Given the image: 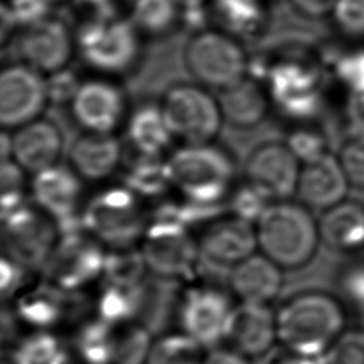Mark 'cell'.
<instances>
[{"mask_svg":"<svg viewBox=\"0 0 364 364\" xmlns=\"http://www.w3.org/2000/svg\"><path fill=\"white\" fill-rule=\"evenodd\" d=\"M277 341L286 351L324 358L347 330V313L340 299L324 290L291 294L276 310Z\"/></svg>","mask_w":364,"mask_h":364,"instance_id":"cell-1","label":"cell"},{"mask_svg":"<svg viewBox=\"0 0 364 364\" xmlns=\"http://www.w3.org/2000/svg\"><path fill=\"white\" fill-rule=\"evenodd\" d=\"M255 228L257 247L283 270L309 264L321 243L318 222L300 200H272Z\"/></svg>","mask_w":364,"mask_h":364,"instance_id":"cell-2","label":"cell"},{"mask_svg":"<svg viewBox=\"0 0 364 364\" xmlns=\"http://www.w3.org/2000/svg\"><path fill=\"white\" fill-rule=\"evenodd\" d=\"M166 159L172 186L183 199L199 205L226 203L236 176V161L226 148L213 141L183 144Z\"/></svg>","mask_w":364,"mask_h":364,"instance_id":"cell-3","label":"cell"},{"mask_svg":"<svg viewBox=\"0 0 364 364\" xmlns=\"http://www.w3.org/2000/svg\"><path fill=\"white\" fill-rule=\"evenodd\" d=\"M183 64L195 82L223 91L247 75L250 58L236 36L220 28H202L186 41Z\"/></svg>","mask_w":364,"mask_h":364,"instance_id":"cell-4","label":"cell"},{"mask_svg":"<svg viewBox=\"0 0 364 364\" xmlns=\"http://www.w3.org/2000/svg\"><path fill=\"white\" fill-rule=\"evenodd\" d=\"M81 58L98 73L125 74L132 70L142 51L141 33L131 18L95 17L75 33Z\"/></svg>","mask_w":364,"mask_h":364,"instance_id":"cell-5","label":"cell"},{"mask_svg":"<svg viewBox=\"0 0 364 364\" xmlns=\"http://www.w3.org/2000/svg\"><path fill=\"white\" fill-rule=\"evenodd\" d=\"M84 230L111 249L134 247L148 223L139 198L125 185L108 186L81 209Z\"/></svg>","mask_w":364,"mask_h":364,"instance_id":"cell-6","label":"cell"},{"mask_svg":"<svg viewBox=\"0 0 364 364\" xmlns=\"http://www.w3.org/2000/svg\"><path fill=\"white\" fill-rule=\"evenodd\" d=\"M266 88L272 104L289 119L307 124L324 105L326 74L317 63L289 58L269 65Z\"/></svg>","mask_w":364,"mask_h":364,"instance_id":"cell-7","label":"cell"},{"mask_svg":"<svg viewBox=\"0 0 364 364\" xmlns=\"http://www.w3.org/2000/svg\"><path fill=\"white\" fill-rule=\"evenodd\" d=\"M159 105L173 138L183 144L212 142L220 132L223 115L219 100L198 82L171 84Z\"/></svg>","mask_w":364,"mask_h":364,"instance_id":"cell-8","label":"cell"},{"mask_svg":"<svg viewBox=\"0 0 364 364\" xmlns=\"http://www.w3.org/2000/svg\"><path fill=\"white\" fill-rule=\"evenodd\" d=\"M141 252L148 270L166 280H186L198 269L200 249L189 228L166 218L148 219Z\"/></svg>","mask_w":364,"mask_h":364,"instance_id":"cell-9","label":"cell"},{"mask_svg":"<svg viewBox=\"0 0 364 364\" xmlns=\"http://www.w3.org/2000/svg\"><path fill=\"white\" fill-rule=\"evenodd\" d=\"M1 229L4 255L28 270L44 269L60 242L57 222L27 203L1 215Z\"/></svg>","mask_w":364,"mask_h":364,"instance_id":"cell-10","label":"cell"},{"mask_svg":"<svg viewBox=\"0 0 364 364\" xmlns=\"http://www.w3.org/2000/svg\"><path fill=\"white\" fill-rule=\"evenodd\" d=\"M235 304L228 293L212 286L186 289L176 306L178 330L203 347H213L226 338Z\"/></svg>","mask_w":364,"mask_h":364,"instance_id":"cell-11","label":"cell"},{"mask_svg":"<svg viewBox=\"0 0 364 364\" xmlns=\"http://www.w3.org/2000/svg\"><path fill=\"white\" fill-rule=\"evenodd\" d=\"M14 48L21 63L48 75L68 65L77 50L75 34L64 20L48 16L21 27L14 37Z\"/></svg>","mask_w":364,"mask_h":364,"instance_id":"cell-12","label":"cell"},{"mask_svg":"<svg viewBox=\"0 0 364 364\" xmlns=\"http://www.w3.org/2000/svg\"><path fill=\"white\" fill-rule=\"evenodd\" d=\"M48 104L46 75L24 63L4 65L0 73V122L17 129L41 117Z\"/></svg>","mask_w":364,"mask_h":364,"instance_id":"cell-13","label":"cell"},{"mask_svg":"<svg viewBox=\"0 0 364 364\" xmlns=\"http://www.w3.org/2000/svg\"><path fill=\"white\" fill-rule=\"evenodd\" d=\"M87 235L60 236V242L44 267L48 282L67 293L77 291L104 274L107 259L104 245Z\"/></svg>","mask_w":364,"mask_h":364,"instance_id":"cell-14","label":"cell"},{"mask_svg":"<svg viewBox=\"0 0 364 364\" xmlns=\"http://www.w3.org/2000/svg\"><path fill=\"white\" fill-rule=\"evenodd\" d=\"M300 164L286 142L264 141L249 152L243 171L246 182L272 200H282L297 193Z\"/></svg>","mask_w":364,"mask_h":364,"instance_id":"cell-15","label":"cell"},{"mask_svg":"<svg viewBox=\"0 0 364 364\" xmlns=\"http://www.w3.org/2000/svg\"><path fill=\"white\" fill-rule=\"evenodd\" d=\"M68 108L84 132L114 134L127 121V95L105 78L82 81Z\"/></svg>","mask_w":364,"mask_h":364,"instance_id":"cell-16","label":"cell"},{"mask_svg":"<svg viewBox=\"0 0 364 364\" xmlns=\"http://www.w3.org/2000/svg\"><path fill=\"white\" fill-rule=\"evenodd\" d=\"M198 245L208 260L232 267L256 252V228L233 215L219 216L206 223Z\"/></svg>","mask_w":364,"mask_h":364,"instance_id":"cell-17","label":"cell"},{"mask_svg":"<svg viewBox=\"0 0 364 364\" xmlns=\"http://www.w3.org/2000/svg\"><path fill=\"white\" fill-rule=\"evenodd\" d=\"M64 134L48 118H37L11 134V159L26 172L37 173L54 166L64 152Z\"/></svg>","mask_w":364,"mask_h":364,"instance_id":"cell-18","label":"cell"},{"mask_svg":"<svg viewBox=\"0 0 364 364\" xmlns=\"http://www.w3.org/2000/svg\"><path fill=\"white\" fill-rule=\"evenodd\" d=\"M225 340L249 358L264 355L277 341L276 311L269 304L239 301L232 311Z\"/></svg>","mask_w":364,"mask_h":364,"instance_id":"cell-19","label":"cell"},{"mask_svg":"<svg viewBox=\"0 0 364 364\" xmlns=\"http://www.w3.org/2000/svg\"><path fill=\"white\" fill-rule=\"evenodd\" d=\"M81 178L64 165H54L33 175L30 193L34 205L55 222L81 212Z\"/></svg>","mask_w":364,"mask_h":364,"instance_id":"cell-20","label":"cell"},{"mask_svg":"<svg viewBox=\"0 0 364 364\" xmlns=\"http://www.w3.org/2000/svg\"><path fill=\"white\" fill-rule=\"evenodd\" d=\"M350 182L336 155L328 152L323 158L304 164L297 185V198L310 209L326 210L347 196Z\"/></svg>","mask_w":364,"mask_h":364,"instance_id":"cell-21","label":"cell"},{"mask_svg":"<svg viewBox=\"0 0 364 364\" xmlns=\"http://www.w3.org/2000/svg\"><path fill=\"white\" fill-rule=\"evenodd\" d=\"M283 269L263 253H253L229 273L230 293L240 303L270 304L282 291Z\"/></svg>","mask_w":364,"mask_h":364,"instance_id":"cell-22","label":"cell"},{"mask_svg":"<svg viewBox=\"0 0 364 364\" xmlns=\"http://www.w3.org/2000/svg\"><path fill=\"white\" fill-rule=\"evenodd\" d=\"M122 144L114 134L82 132L70 145V168L87 182H102L118 169Z\"/></svg>","mask_w":364,"mask_h":364,"instance_id":"cell-23","label":"cell"},{"mask_svg":"<svg viewBox=\"0 0 364 364\" xmlns=\"http://www.w3.org/2000/svg\"><path fill=\"white\" fill-rule=\"evenodd\" d=\"M218 100L223 121L236 129H252L260 125L272 105L266 85L250 75L219 91Z\"/></svg>","mask_w":364,"mask_h":364,"instance_id":"cell-24","label":"cell"},{"mask_svg":"<svg viewBox=\"0 0 364 364\" xmlns=\"http://www.w3.org/2000/svg\"><path fill=\"white\" fill-rule=\"evenodd\" d=\"M320 239L328 249L343 253L364 247V205L343 200L326 210L318 219Z\"/></svg>","mask_w":364,"mask_h":364,"instance_id":"cell-25","label":"cell"},{"mask_svg":"<svg viewBox=\"0 0 364 364\" xmlns=\"http://www.w3.org/2000/svg\"><path fill=\"white\" fill-rule=\"evenodd\" d=\"M65 293L50 282L24 290L17 296L16 316L31 331H54V327L65 316Z\"/></svg>","mask_w":364,"mask_h":364,"instance_id":"cell-26","label":"cell"},{"mask_svg":"<svg viewBox=\"0 0 364 364\" xmlns=\"http://www.w3.org/2000/svg\"><path fill=\"white\" fill-rule=\"evenodd\" d=\"M127 139L138 155L161 156L173 138L161 105L144 104L127 118Z\"/></svg>","mask_w":364,"mask_h":364,"instance_id":"cell-27","label":"cell"},{"mask_svg":"<svg viewBox=\"0 0 364 364\" xmlns=\"http://www.w3.org/2000/svg\"><path fill=\"white\" fill-rule=\"evenodd\" d=\"M118 326L95 317L81 324L71 340L74 355L82 364H114Z\"/></svg>","mask_w":364,"mask_h":364,"instance_id":"cell-28","label":"cell"},{"mask_svg":"<svg viewBox=\"0 0 364 364\" xmlns=\"http://www.w3.org/2000/svg\"><path fill=\"white\" fill-rule=\"evenodd\" d=\"M71 347L54 331H31L10 353L7 364H73Z\"/></svg>","mask_w":364,"mask_h":364,"instance_id":"cell-29","label":"cell"},{"mask_svg":"<svg viewBox=\"0 0 364 364\" xmlns=\"http://www.w3.org/2000/svg\"><path fill=\"white\" fill-rule=\"evenodd\" d=\"M122 182V185L131 189L139 199L159 198L172 186L168 159L138 155L127 168Z\"/></svg>","mask_w":364,"mask_h":364,"instance_id":"cell-30","label":"cell"},{"mask_svg":"<svg viewBox=\"0 0 364 364\" xmlns=\"http://www.w3.org/2000/svg\"><path fill=\"white\" fill-rule=\"evenodd\" d=\"M212 10L223 30L236 37L260 31L267 16L263 0H212Z\"/></svg>","mask_w":364,"mask_h":364,"instance_id":"cell-31","label":"cell"},{"mask_svg":"<svg viewBox=\"0 0 364 364\" xmlns=\"http://www.w3.org/2000/svg\"><path fill=\"white\" fill-rule=\"evenodd\" d=\"M182 4L178 0H135L131 21L141 34L154 37L171 33L179 23Z\"/></svg>","mask_w":364,"mask_h":364,"instance_id":"cell-32","label":"cell"},{"mask_svg":"<svg viewBox=\"0 0 364 364\" xmlns=\"http://www.w3.org/2000/svg\"><path fill=\"white\" fill-rule=\"evenodd\" d=\"M181 330L154 338L145 364H203L206 351Z\"/></svg>","mask_w":364,"mask_h":364,"instance_id":"cell-33","label":"cell"},{"mask_svg":"<svg viewBox=\"0 0 364 364\" xmlns=\"http://www.w3.org/2000/svg\"><path fill=\"white\" fill-rule=\"evenodd\" d=\"M141 304V286L121 287L105 283L97 300V317L115 326L132 323Z\"/></svg>","mask_w":364,"mask_h":364,"instance_id":"cell-34","label":"cell"},{"mask_svg":"<svg viewBox=\"0 0 364 364\" xmlns=\"http://www.w3.org/2000/svg\"><path fill=\"white\" fill-rule=\"evenodd\" d=\"M148 270L141 249L121 247L107 253L102 277L105 283L121 287H139Z\"/></svg>","mask_w":364,"mask_h":364,"instance_id":"cell-35","label":"cell"},{"mask_svg":"<svg viewBox=\"0 0 364 364\" xmlns=\"http://www.w3.org/2000/svg\"><path fill=\"white\" fill-rule=\"evenodd\" d=\"M152 343L145 326L134 321L118 326L114 364H145Z\"/></svg>","mask_w":364,"mask_h":364,"instance_id":"cell-36","label":"cell"},{"mask_svg":"<svg viewBox=\"0 0 364 364\" xmlns=\"http://www.w3.org/2000/svg\"><path fill=\"white\" fill-rule=\"evenodd\" d=\"M330 65L334 78L350 95H364V46L341 51Z\"/></svg>","mask_w":364,"mask_h":364,"instance_id":"cell-37","label":"cell"},{"mask_svg":"<svg viewBox=\"0 0 364 364\" xmlns=\"http://www.w3.org/2000/svg\"><path fill=\"white\" fill-rule=\"evenodd\" d=\"M284 142L303 165L314 162L330 152L328 139L324 132L307 124L293 128Z\"/></svg>","mask_w":364,"mask_h":364,"instance_id":"cell-38","label":"cell"},{"mask_svg":"<svg viewBox=\"0 0 364 364\" xmlns=\"http://www.w3.org/2000/svg\"><path fill=\"white\" fill-rule=\"evenodd\" d=\"M270 202L272 199L267 195L249 182H245L230 192L226 200V208L230 215L255 225Z\"/></svg>","mask_w":364,"mask_h":364,"instance_id":"cell-39","label":"cell"},{"mask_svg":"<svg viewBox=\"0 0 364 364\" xmlns=\"http://www.w3.org/2000/svg\"><path fill=\"white\" fill-rule=\"evenodd\" d=\"M0 188H1V215H6L26 203L27 179L26 171L14 161H1L0 171Z\"/></svg>","mask_w":364,"mask_h":364,"instance_id":"cell-40","label":"cell"},{"mask_svg":"<svg viewBox=\"0 0 364 364\" xmlns=\"http://www.w3.org/2000/svg\"><path fill=\"white\" fill-rule=\"evenodd\" d=\"M330 17L343 36L364 40V0H336Z\"/></svg>","mask_w":364,"mask_h":364,"instance_id":"cell-41","label":"cell"},{"mask_svg":"<svg viewBox=\"0 0 364 364\" xmlns=\"http://www.w3.org/2000/svg\"><path fill=\"white\" fill-rule=\"evenodd\" d=\"M324 358L326 364H364V331L346 330Z\"/></svg>","mask_w":364,"mask_h":364,"instance_id":"cell-42","label":"cell"},{"mask_svg":"<svg viewBox=\"0 0 364 364\" xmlns=\"http://www.w3.org/2000/svg\"><path fill=\"white\" fill-rule=\"evenodd\" d=\"M53 0H9L1 7V13L6 14L16 27H26L47 18L51 13Z\"/></svg>","mask_w":364,"mask_h":364,"instance_id":"cell-43","label":"cell"},{"mask_svg":"<svg viewBox=\"0 0 364 364\" xmlns=\"http://www.w3.org/2000/svg\"><path fill=\"white\" fill-rule=\"evenodd\" d=\"M350 185L364 189V138L348 136L337 155Z\"/></svg>","mask_w":364,"mask_h":364,"instance_id":"cell-44","label":"cell"},{"mask_svg":"<svg viewBox=\"0 0 364 364\" xmlns=\"http://www.w3.org/2000/svg\"><path fill=\"white\" fill-rule=\"evenodd\" d=\"M48 102L55 105H70L81 85L78 75L67 67L46 75Z\"/></svg>","mask_w":364,"mask_h":364,"instance_id":"cell-45","label":"cell"},{"mask_svg":"<svg viewBox=\"0 0 364 364\" xmlns=\"http://www.w3.org/2000/svg\"><path fill=\"white\" fill-rule=\"evenodd\" d=\"M0 269H1V291H3V296L7 297V296H13L16 294L21 284H23V280L26 277V269L23 264L17 263L16 260H13L11 257H9L7 255H3L1 256V264H0Z\"/></svg>","mask_w":364,"mask_h":364,"instance_id":"cell-46","label":"cell"},{"mask_svg":"<svg viewBox=\"0 0 364 364\" xmlns=\"http://www.w3.org/2000/svg\"><path fill=\"white\" fill-rule=\"evenodd\" d=\"M341 287L348 296L364 300V262L353 263L343 270Z\"/></svg>","mask_w":364,"mask_h":364,"instance_id":"cell-47","label":"cell"},{"mask_svg":"<svg viewBox=\"0 0 364 364\" xmlns=\"http://www.w3.org/2000/svg\"><path fill=\"white\" fill-rule=\"evenodd\" d=\"M294 10L307 18H324L331 16L336 0H290Z\"/></svg>","mask_w":364,"mask_h":364,"instance_id":"cell-48","label":"cell"},{"mask_svg":"<svg viewBox=\"0 0 364 364\" xmlns=\"http://www.w3.org/2000/svg\"><path fill=\"white\" fill-rule=\"evenodd\" d=\"M252 358L229 347H215L206 351L203 364H252Z\"/></svg>","mask_w":364,"mask_h":364,"instance_id":"cell-49","label":"cell"},{"mask_svg":"<svg viewBox=\"0 0 364 364\" xmlns=\"http://www.w3.org/2000/svg\"><path fill=\"white\" fill-rule=\"evenodd\" d=\"M318 360L321 358H311V357H304V355L286 351L283 355L274 358L272 364H318Z\"/></svg>","mask_w":364,"mask_h":364,"instance_id":"cell-50","label":"cell"},{"mask_svg":"<svg viewBox=\"0 0 364 364\" xmlns=\"http://www.w3.org/2000/svg\"><path fill=\"white\" fill-rule=\"evenodd\" d=\"M0 141H1L0 142L1 161L10 159L11 158V132H9V129H3Z\"/></svg>","mask_w":364,"mask_h":364,"instance_id":"cell-51","label":"cell"},{"mask_svg":"<svg viewBox=\"0 0 364 364\" xmlns=\"http://www.w3.org/2000/svg\"><path fill=\"white\" fill-rule=\"evenodd\" d=\"M84 1H87V3H88V4H91V6H95V7H101V9H104V7L109 6L114 0H84Z\"/></svg>","mask_w":364,"mask_h":364,"instance_id":"cell-52","label":"cell"},{"mask_svg":"<svg viewBox=\"0 0 364 364\" xmlns=\"http://www.w3.org/2000/svg\"><path fill=\"white\" fill-rule=\"evenodd\" d=\"M182 6H192V4H203L205 0H178Z\"/></svg>","mask_w":364,"mask_h":364,"instance_id":"cell-53","label":"cell"},{"mask_svg":"<svg viewBox=\"0 0 364 364\" xmlns=\"http://www.w3.org/2000/svg\"><path fill=\"white\" fill-rule=\"evenodd\" d=\"M53 1H54V4H55V3H63V1H68V0H53Z\"/></svg>","mask_w":364,"mask_h":364,"instance_id":"cell-54","label":"cell"}]
</instances>
